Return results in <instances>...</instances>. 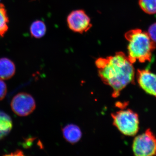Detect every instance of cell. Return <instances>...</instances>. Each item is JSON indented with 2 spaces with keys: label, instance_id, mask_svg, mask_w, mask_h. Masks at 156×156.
I'll return each mask as SVG.
<instances>
[{
  "label": "cell",
  "instance_id": "1",
  "mask_svg": "<svg viewBox=\"0 0 156 156\" xmlns=\"http://www.w3.org/2000/svg\"><path fill=\"white\" fill-rule=\"evenodd\" d=\"M95 65L101 80L112 89L113 97H118L128 84L134 83L135 72L133 63L123 52H117L114 56L106 58H98Z\"/></svg>",
  "mask_w": 156,
  "mask_h": 156
},
{
  "label": "cell",
  "instance_id": "2",
  "mask_svg": "<svg viewBox=\"0 0 156 156\" xmlns=\"http://www.w3.org/2000/svg\"><path fill=\"white\" fill-rule=\"evenodd\" d=\"M125 37L129 43L128 57L131 63L137 60L140 62L151 61L156 45L147 33L138 29L132 30L126 33Z\"/></svg>",
  "mask_w": 156,
  "mask_h": 156
},
{
  "label": "cell",
  "instance_id": "3",
  "mask_svg": "<svg viewBox=\"0 0 156 156\" xmlns=\"http://www.w3.org/2000/svg\"><path fill=\"white\" fill-rule=\"evenodd\" d=\"M113 125L123 134L133 136L139 130L138 115L130 109L121 110L112 114Z\"/></svg>",
  "mask_w": 156,
  "mask_h": 156
},
{
  "label": "cell",
  "instance_id": "4",
  "mask_svg": "<svg viewBox=\"0 0 156 156\" xmlns=\"http://www.w3.org/2000/svg\"><path fill=\"white\" fill-rule=\"evenodd\" d=\"M134 155L137 156L156 155V136L148 129L136 136L132 144Z\"/></svg>",
  "mask_w": 156,
  "mask_h": 156
},
{
  "label": "cell",
  "instance_id": "5",
  "mask_svg": "<svg viewBox=\"0 0 156 156\" xmlns=\"http://www.w3.org/2000/svg\"><path fill=\"white\" fill-rule=\"evenodd\" d=\"M11 108L13 112L20 116H27L36 108L33 97L28 93L21 92L15 95L11 101Z\"/></svg>",
  "mask_w": 156,
  "mask_h": 156
},
{
  "label": "cell",
  "instance_id": "6",
  "mask_svg": "<svg viewBox=\"0 0 156 156\" xmlns=\"http://www.w3.org/2000/svg\"><path fill=\"white\" fill-rule=\"evenodd\" d=\"M69 28L75 32L83 34L89 30L92 25L90 18L82 10L73 11L67 17Z\"/></svg>",
  "mask_w": 156,
  "mask_h": 156
},
{
  "label": "cell",
  "instance_id": "7",
  "mask_svg": "<svg viewBox=\"0 0 156 156\" xmlns=\"http://www.w3.org/2000/svg\"><path fill=\"white\" fill-rule=\"evenodd\" d=\"M136 79L140 87L148 94L156 98V75L148 70L138 69Z\"/></svg>",
  "mask_w": 156,
  "mask_h": 156
},
{
  "label": "cell",
  "instance_id": "8",
  "mask_svg": "<svg viewBox=\"0 0 156 156\" xmlns=\"http://www.w3.org/2000/svg\"><path fill=\"white\" fill-rule=\"evenodd\" d=\"M16 68L14 62L9 58H0V79L8 80L15 74Z\"/></svg>",
  "mask_w": 156,
  "mask_h": 156
},
{
  "label": "cell",
  "instance_id": "9",
  "mask_svg": "<svg viewBox=\"0 0 156 156\" xmlns=\"http://www.w3.org/2000/svg\"><path fill=\"white\" fill-rule=\"evenodd\" d=\"M62 134L66 141L72 144L78 142L82 135L80 128L73 124L65 126L62 129Z\"/></svg>",
  "mask_w": 156,
  "mask_h": 156
},
{
  "label": "cell",
  "instance_id": "10",
  "mask_svg": "<svg viewBox=\"0 0 156 156\" xmlns=\"http://www.w3.org/2000/svg\"><path fill=\"white\" fill-rule=\"evenodd\" d=\"M13 126L11 117L2 111H0V140L7 136L11 132Z\"/></svg>",
  "mask_w": 156,
  "mask_h": 156
},
{
  "label": "cell",
  "instance_id": "11",
  "mask_svg": "<svg viewBox=\"0 0 156 156\" xmlns=\"http://www.w3.org/2000/svg\"><path fill=\"white\" fill-rule=\"evenodd\" d=\"M31 34L36 38H41L44 35L46 27L44 23L41 20H37L32 23L30 28Z\"/></svg>",
  "mask_w": 156,
  "mask_h": 156
},
{
  "label": "cell",
  "instance_id": "12",
  "mask_svg": "<svg viewBox=\"0 0 156 156\" xmlns=\"http://www.w3.org/2000/svg\"><path fill=\"white\" fill-rule=\"evenodd\" d=\"M9 20L5 6L0 4V36L3 37L8 30Z\"/></svg>",
  "mask_w": 156,
  "mask_h": 156
},
{
  "label": "cell",
  "instance_id": "13",
  "mask_svg": "<svg viewBox=\"0 0 156 156\" xmlns=\"http://www.w3.org/2000/svg\"><path fill=\"white\" fill-rule=\"evenodd\" d=\"M139 5L148 14L156 13V0H139Z\"/></svg>",
  "mask_w": 156,
  "mask_h": 156
},
{
  "label": "cell",
  "instance_id": "14",
  "mask_svg": "<svg viewBox=\"0 0 156 156\" xmlns=\"http://www.w3.org/2000/svg\"><path fill=\"white\" fill-rule=\"evenodd\" d=\"M7 92V87L5 83L0 79V101L5 97Z\"/></svg>",
  "mask_w": 156,
  "mask_h": 156
},
{
  "label": "cell",
  "instance_id": "15",
  "mask_svg": "<svg viewBox=\"0 0 156 156\" xmlns=\"http://www.w3.org/2000/svg\"><path fill=\"white\" fill-rule=\"evenodd\" d=\"M148 34L151 38L156 42V23L150 27L148 29Z\"/></svg>",
  "mask_w": 156,
  "mask_h": 156
},
{
  "label": "cell",
  "instance_id": "16",
  "mask_svg": "<svg viewBox=\"0 0 156 156\" xmlns=\"http://www.w3.org/2000/svg\"><path fill=\"white\" fill-rule=\"evenodd\" d=\"M23 155V152L21 151H15L14 153L10 154H9V155Z\"/></svg>",
  "mask_w": 156,
  "mask_h": 156
},
{
  "label": "cell",
  "instance_id": "17",
  "mask_svg": "<svg viewBox=\"0 0 156 156\" xmlns=\"http://www.w3.org/2000/svg\"><path fill=\"white\" fill-rule=\"evenodd\" d=\"M0 1H1V0H0Z\"/></svg>",
  "mask_w": 156,
  "mask_h": 156
}]
</instances>
